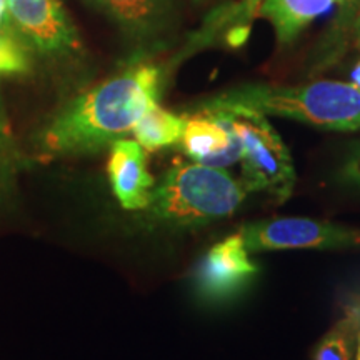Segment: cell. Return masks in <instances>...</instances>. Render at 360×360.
Segmentation results:
<instances>
[{
	"instance_id": "6da1fadb",
	"label": "cell",
	"mask_w": 360,
	"mask_h": 360,
	"mask_svg": "<svg viewBox=\"0 0 360 360\" xmlns=\"http://www.w3.org/2000/svg\"><path fill=\"white\" fill-rule=\"evenodd\" d=\"M160 70L135 65L72 101L53 117L40 137L49 154L97 152L132 132L135 124L157 105Z\"/></svg>"
},
{
	"instance_id": "7a4b0ae2",
	"label": "cell",
	"mask_w": 360,
	"mask_h": 360,
	"mask_svg": "<svg viewBox=\"0 0 360 360\" xmlns=\"http://www.w3.org/2000/svg\"><path fill=\"white\" fill-rule=\"evenodd\" d=\"M249 193L220 167L175 160L152 191L148 214L162 224L197 227L231 217Z\"/></svg>"
},
{
	"instance_id": "3957f363",
	"label": "cell",
	"mask_w": 360,
	"mask_h": 360,
	"mask_svg": "<svg viewBox=\"0 0 360 360\" xmlns=\"http://www.w3.org/2000/svg\"><path fill=\"white\" fill-rule=\"evenodd\" d=\"M220 103L240 105L330 130L360 129V90L347 82L321 80L299 87L249 84L222 96Z\"/></svg>"
},
{
	"instance_id": "277c9868",
	"label": "cell",
	"mask_w": 360,
	"mask_h": 360,
	"mask_svg": "<svg viewBox=\"0 0 360 360\" xmlns=\"http://www.w3.org/2000/svg\"><path fill=\"white\" fill-rule=\"evenodd\" d=\"M207 105L224 110L242 141V184L249 192H267L278 202L287 200L295 186L290 152L264 114L215 98Z\"/></svg>"
},
{
	"instance_id": "5b68a950",
	"label": "cell",
	"mask_w": 360,
	"mask_h": 360,
	"mask_svg": "<svg viewBox=\"0 0 360 360\" xmlns=\"http://www.w3.org/2000/svg\"><path fill=\"white\" fill-rule=\"evenodd\" d=\"M249 252L285 249H345L360 245V232L323 220L278 217L244 225L238 232Z\"/></svg>"
},
{
	"instance_id": "8992f818",
	"label": "cell",
	"mask_w": 360,
	"mask_h": 360,
	"mask_svg": "<svg viewBox=\"0 0 360 360\" xmlns=\"http://www.w3.org/2000/svg\"><path fill=\"white\" fill-rule=\"evenodd\" d=\"M13 29L27 47L45 56L79 47V35L60 0H6Z\"/></svg>"
},
{
	"instance_id": "52a82bcc",
	"label": "cell",
	"mask_w": 360,
	"mask_h": 360,
	"mask_svg": "<svg viewBox=\"0 0 360 360\" xmlns=\"http://www.w3.org/2000/svg\"><path fill=\"white\" fill-rule=\"evenodd\" d=\"M180 142L192 160L210 167L224 169L242 159V141L229 115L207 103L186 119Z\"/></svg>"
},
{
	"instance_id": "ba28073f",
	"label": "cell",
	"mask_w": 360,
	"mask_h": 360,
	"mask_svg": "<svg viewBox=\"0 0 360 360\" xmlns=\"http://www.w3.org/2000/svg\"><path fill=\"white\" fill-rule=\"evenodd\" d=\"M257 270V265L249 259L244 238L236 233L207 252L197 272V285L204 297L227 299L249 283Z\"/></svg>"
},
{
	"instance_id": "9c48e42d",
	"label": "cell",
	"mask_w": 360,
	"mask_h": 360,
	"mask_svg": "<svg viewBox=\"0 0 360 360\" xmlns=\"http://www.w3.org/2000/svg\"><path fill=\"white\" fill-rule=\"evenodd\" d=\"M110 147L107 172L115 197L124 209H147L154 191V177L147 169L143 147L129 139H119Z\"/></svg>"
},
{
	"instance_id": "30bf717a",
	"label": "cell",
	"mask_w": 360,
	"mask_h": 360,
	"mask_svg": "<svg viewBox=\"0 0 360 360\" xmlns=\"http://www.w3.org/2000/svg\"><path fill=\"white\" fill-rule=\"evenodd\" d=\"M335 0H262L259 12L276 29L278 44H289L310 22L330 11Z\"/></svg>"
},
{
	"instance_id": "8fae6325",
	"label": "cell",
	"mask_w": 360,
	"mask_h": 360,
	"mask_svg": "<svg viewBox=\"0 0 360 360\" xmlns=\"http://www.w3.org/2000/svg\"><path fill=\"white\" fill-rule=\"evenodd\" d=\"M137 34L154 32L167 19L172 0H89Z\"/></svg>"
},
{
	"instance_id": "7c38bea8",
	"label": "cell",
	"mask_w": 360,
	"mask_h": 360,
	"mask_svg": "<svg viewBox=\"0 0 360 360\" xmlns=\"http://www.w3.org/2000/svg\"><path fill=\"white\" fill-rule=\"evenodd\" d=\"M184 127H186L184 117H179L155 105L135 124L134 135L143 148L157 150V148L169 147L172 143L180 142Z\"/></svg>"
},
{
	"instance_id": "4fadbf2b",
	"label": "cell",
	"mask_w": 360,
	"mask_h": 360,
	"mask_svg": "<svg viewBox=\"0 0 360 360\" xmlns=\"http://www.w3.org/2000/svg\"><path fill=\"white\" fill-rule=\"evenodd\" d=\"M29 69L25 44L13 29L6 0H0V77Z\"/></svg>"
},
{
	"instance_id": "5bb4252c",
	"label": "cell",
	"mask_w": 360,
	"mask_h": 360,
	"mask_svg": "<svg viewBox=\"0 0 360 360\" xmlns=\"http://www.w3.org/2000/svg\"><path fill=\"white\" fill-rule=\"evenodd\" d=\"M354 321L340 322L321 340L314 352V360H352Z\"/></svg>"
},
{
	"instance_id": "9a60e30c",
	"label": "cell",
	"mask_w": 360,
	"mask_h": 360,
	"mask_svg": "<svg viewBox=\"0 0 360 360\" xmlns=\"http://www.w3.org/2000/svg\"><path fill=\"white\" fill-rule=\"evenodd\" d=\"M340 179L344 182L360 187V143L350 150L347 160L340 170Z\"/></svg>"
},
{
	"instance_id": "2e32d148",
	"label": "cell",
	"mask_w": 360,
	"mask_h": 360,
	"mask_svg": "<svg viewBox=\"0 0 360 360\" xmlns=\"http://www.w3.org/2000/svg\"><path fill=\"white\" fill-rule=\"evenodd\" d=\"M260 4H262V0H244V2L240 4V7H238V11L236 12L237 20L242 22L252 19V15H255V13L259 12Z\"/></svg>"
},
{
	"instance_id": "e0dca14e",
	"label": "cell",
	"mask_w": 360,
	"mask_h": 360,
	"mask_svg": "<svg viewBox=\"0 0 360 360\" xmlns=\"http://www.w3.org/2000/svg\"><path fill=\"white\" fill-rule=\"evenodd\" d=\"M349 84H352L355 89L360 90V60L354 65L352 72H350V82Z\"/></svg>"
},
{
	"instance_id": "ac0fdd59",
	"label": "cell",
	"mask_w": 360,
	"mask_h": 360,
	"mask_svg": "<svg viewBox=\"0 0 360 360\" xmlns=\"http://www.w3.org/2000/svg\"><path fill=\"white\" fill-rule=\"evenodd\" d=\"M355 37H357V44L360 45V8H359L357 22H355Z\"/></svg>"
},
{
	"instance_id": "d6986e66",
	"label": "cell",
	"mask_w": 360,
	"mask_h": 360,
	"mask_svg": "<svg viewBox=\"0 0 360 360\" xmlns=\"http://www.w3.org/2000/svg\"><path fill=\"white\" fill-rule=\"evenodd\" d=\"M355 360H360V330L357 335V352H355Z\"/></svg>"
},
{
	"instance_id": "ffe728a7",
	"label": "cell",
	"mask_w": 360,
	"mask_h": 360,
	"mask_svg": "<svg viewBox=\"0 0 360 360\" xmlns=\"http://www.w3.org/2000/svg\"><path fill=\"white\" fill-rule=\"evenodd\" d=\"M335 2H347V0H335Z\"/></svg>"
}]
</instances>
